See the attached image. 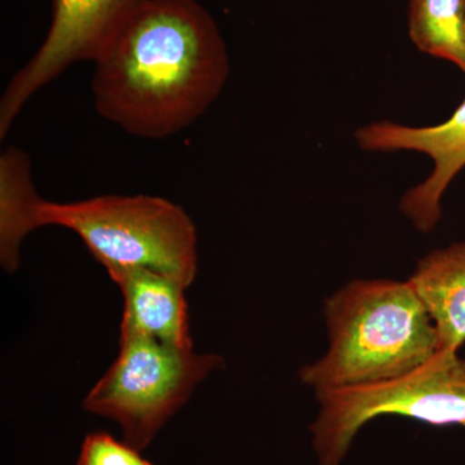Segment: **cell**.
<instances>
[{
	"label": "cell",
	"instance_id": "cell-3",
	"mask_svg": "<svg viewBox=\"0 0 465 465\" xmlns=\"http://www.w3.org/2000/svg\"><path fill=\"white\" fill-rule=\"evenodd\" d=\"M39 228L70 229L94 259L112 268H143L189 287L198 271L197 231L173 202L153 195H101L54 203L43 200Z\"/></svg>",
	"mask_w": 465,
	"mask_h": 465
},
{
	"label": "cell",
	"instance_id": "cell-7",
	"mask_svg": "<svg viewBox=\"0 0 465 465\" xmlns=\"http://www.w3.org/2000/svg\"><path fill=\"white\" fill-rule=\"evenodd\" d=\"M354 139L366 152H415L432 159L433 170L402 195L400 210L419 232L433 231L442 217L443 194L465 168V99L443 124L412 127L372 122L358 128Z\"/></svg>",
	"mask_w": 465,
	"mask_h": 465
},
{
	"label": "cell",
	"instance_id": "cell-10",
	"mask_svg": "<svg viewBox=\"0 0 465 465\" xmlns=\"http://www.w3.org/2000/svg\"><path fill=\"white\" fill-rule=\"evenodd\" d=\"M42 201L26 153L8 146L0 155V262L5 271H17L24 238L39 228Z\"/></svg>",
	"mask_w": 465,
	"mask_h": 465
},
{
	"label": "cell",
	"instance_id": "cell-6",
	"mask_svg": "<svg viewBox=\"0 0 465 465\" xmlns=\"http://www.w3.org/2000/svg\"><path fill=\"white\" fill-rule=\"evenodd\" d=\"M143 0H54L50 30L32 60L11 79L0 100V137L30 97L79 61L94 63Z\"/></svg>",
	"mask_w": 465,
	"mask_h": 465
},
{
	"label": "cell",
	"instance_id": "cell-9",
	"mask_svg": "<svg viewBox=\"0 0 465 465\" xmlns=\"http://www.w3.org/2000/svg\"><path fill=\"white\" fill-rule=\"evenodd\" d=\"M407 281L432 318L440 349L459 351L465 344V242L419 260Z\"/></svg>",
	"mask_w": 465,
	"mask_h": 465
},
{
	"label": "cell",
	"instance_id": "cell-12",
	"mask_svg": "<svg viewBox=\"0 0 465 465\" xmlns=\"http://www.w3.org/2000/svg\"><path fill=\"white\" fill-rule=\"evenodd\" d=\"M76 465H153L140 457L139 450L122 443L108 433L85 437Z\"/></svg>",
	"mask_w": 465,
	"mask_h": 465
},
{
	"label": "cell",
	"instance_id": "cell-5",
	"mask_svg": "<svg viewBox=\"0 0 465 465\" xmlns=\"http://www.w3.org/2000/svg\"><path fill=\"white\" fill-rule=\"evenodd\" d=\"M223 360L148 336L121 333L119 354L84 400L85 410L113 419L124 442L143 450Z\"/></svg>",
	"mask_w": 465,
	"mask_h": 465
},
{
	"label": "cell",
	"instance_id": "cell-1",
	"mask_svg": "<svg viewBox=\"0 0 465 465\" xmlns=\"http://www.w3.org/2000/svg\"><path fill=\"white\" fill-rule=\"evenodd\" d=\"M94 65L99 114L127 134L154 140L201 118L231 70L215 21L194 0H143Z\"/></svg>",
	"mask_w": 465,
	"mask_h": 465
},
{
	"label": "cell",
	"instance_id": "cell-4",
	"mask_svg": "<svg viewBox=\"0 0 465 465\" xmlns=\"http://www.w3.org/2000/svg\"><path fill=\"white\" fill-rule=\"evenodd\" d=\"M458 351L440 349L424 366L391 381L316 391L321 410L311 430L320 465H341L358 430L378 416L465 427V360Z\"/></svg>",
	"mask_w": 465,
	"mask_h": 465
},
{
	"label": "cell",
	"instance_id": "cell-8",
	"mask_svg": "<svg viewBox=\"0 0 465 465\" xmlns=\"http://www.w3.org/2000/svg\"><path fill=\"white\" fill-rule=\"evenodd\" d=\"M106 271L124 293L121 333L148 336L173 347L193 349L183 283L143 268Z\"/></svg>",
	"mask_w": 465,
	"mask_h": 465
},
{
	"label": "cell",
	"instance_id": "cell-2",
	"mask_svg": "<svg viewBox=\"0 0 465 465\" xmlns=\"http://www.w3.org/2000/svg\"><path fill=\"white\" fill-rule=\"evenodd\" d=\"M324 318L329 351L299 374L316 391L400 378L440 351L432 318L409 281H351L326 300Z\"/></svg>",
	"mask_w": 465,
	"mask_h": 465
},
{
	"label": "cell",
	"instance_id": "cell-11",
	"mask_svg": "<svg viewBox=\"0 0 465 465\" xmlns=\"http://www.w3.org/2000/svg\"><path fill=\"white\" fill-rule=\"evenodd\" d=\"M409 35L419 51L465 74V0H410Z\"/></svg>",
	"mask_w": 465,
	"mask_h": 465
}]
</instances>
